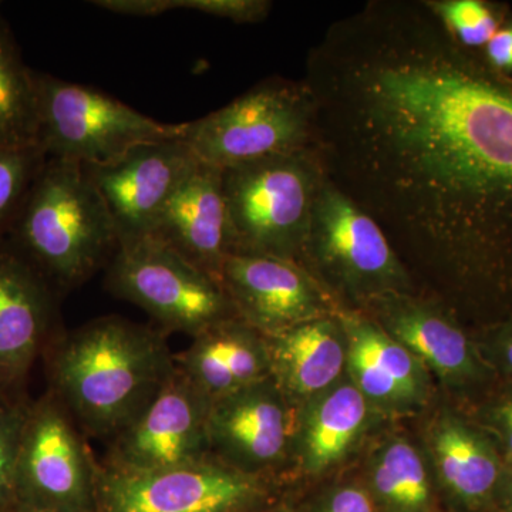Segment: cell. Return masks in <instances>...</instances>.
<instances>
[{"instance_id": "obj_1", "label": "cell", "mask_w": 512, "mask_h": 512, "mask_svg": "<svg viewBox=\"0 0 512 512\" xmlns=\"http://www.w3.org/2000/svg\"><path fill=\"white\" fill-rule=\"evenodd\" d=\"M313 148L420 292L464 325L512 320V79L427 0H370L309 50Z\"/></svg>"}, {"instance_id": "obj_2", "label": "cell", "mask_w": 512, "mask_h": 512, "mask_svg": "<svg viewBox=\"0 0 512 512\" xmlns=\"http://www.w3.org/2000/svg\"><path fill=\"white\" fill-rule=\"evenodd\" d=\"M53 348V393L83 431L109 441L146 410L177 370L163 332L120 316L94 319Z\"/></svg>"}, {"instance_id": "obj_3", "label": "cell", "mask_w": 512, "mask_h": 512, "mask_svg": "<svg viewBox=\"0 0 512 512\" xmlns=\"http://www.w3.org/2000/svg\"><path fill=\"white\" fill-rule=\"evenodd\" d=\"M10 244L50 285H82L120 247L119 234L87 168L47 158L30 188Z\"/></svg>"}, {"instance_id": "obj_4", "label": "cell", "mask_w": 512, "mask_h": 512, "mask_svg": "<svg viewBox=\"0 0 512 512\" xmlns=\"http://www.w3.org/2000/svg\"><path fill=\"white\" fill-rule=\"evenodd\" d=\"M299 265L340 312H365L389 293L420 292L380 225L328 175L313 202Z\"/></svg>"}, {"instance_id": "obj_5", "label": "cell", "mask_w": 512, "mask_h": 512, "mask_svg": "<svg viewBox=\"0 0 512 512\" xmlns=\"http://www.w3.org/2000/svg\"><path fill=\"white\" fill-rule=\"evenodd\" d=\"M315 148L222 170L231 255L298 262L325 180Z\"/></svg>"}, {"instance_id": "obj_6", "label": "cell", "mask_w": 512, "mask_h": 512, "mask_svg": "<svg viewBox=\"0 0 512 512\" xmlns=\"http://www.w3.org/2000/svg\"><path fill=\"white\" fill-rule=\"evenodd\" d=\"M315 101L303 80L271 77L227 106L185 123L181 140L201 163L227 170L313 147Z\"/></svg>"}, {"instance_id": "obj_7", "label": "cell", "mask_w": 512, "mask_h": 512, "mask_svg": "<svg viewBox=\"0 0 512 512\" xmlns=\"http://www.w3.org/2000/svg\"><path fill=\"white\" fill-rule=\"evenodd\" d=\"M37 146L47 158L84 167L113 163L134 147L183 137L184 124L138 113L86 84L36 73Z\"/></svg>"}, {"instance_id": "obj_8", "label": "cell", "mask_w": 512, "mask_h": 512, "mask_svg": "<svg viewBox=\"0 0 512 512\" xmlns=\"http://www.w3.org/2000/svg\"><path fill=\"white\" fill-rule=\"evenodd\" d=\"M100 464L55 393L30 403L13 503L19 512H99Z\"/></svg>"}, {"instance_id": "obj_9", "label": "cell", "mask_w": 512, "mask_h": 512, "mask_svg": "<svg viewBox=\"0 0 512 512\" xmlns=\"http://www.w3.org/2000/svg\"><path fill=\"white\" fill-rule=\"evenodd\" d=\"M107 268L111 293L146 311L167 332L194 338L237 316L220 282L156 238L121 244Z\"/></svg>"}, {"instance_id": "obj_10", "label": "cell", "mask_w": 512, "mask_h": 512, "mask_svg": "<svg viewBox=\"0 0 512 512\" xmlns=\"http://www.w3.org/2000/svg\"><path fill=\"white\" fill-rule=\"evenodd\" d=\"M426 366L437 389L460 407L476 402L498 380L473 329L423 292L389 293L363 312Z\"/></svg>"}, {"instance_id": "obj_11", "label": "cell", "mask_w": 512, "mask_h": 512, "mask_svg": "<svg viewBox=\"0 0 512 512\" xmlns=\"http://www.w3.org/2000/svg\"><path fill=\"white\" fill-rule=\"evenodd\" d=\"M286 493L278 481L249 476L214 458L138 474L100 466L99 512H251Z\"/></svg>"}, {"instance_id": "obj_12", "label": "cell", "mask_w": 512, "mask_h": 512, "mask_svg": "<svg viewBox=\"0 0 512 512\" xmlns=\"http://www.w3.org/2000/svg\"><path fill=\"white\" fill-rule=\"evenodd\" d=\"M407 423L426 453L446 512H497L504 460L461 407L439 390Z\"/></svg>"}, {"instance_id": "obj_13", "label": "cell", "mask_w": 512, "mask_h": 512, "mask_svg": "<svg viewBox=\"0 0 512 512\" xmlns=\"http://www.w3.org/2000/svg\"><path fill=\"white\" fill-rule=\"evenodd\" d=\"M387 423L348 375L343 377L296 409L286 491L302 493L355 467L367 444Z\"/></svg>"}, {"instance_id": "obj_14", "label": "cell", "mask_w": 512, "mask_h": 512, "mask_svg": "<svg viewBox=\"0 0 512 512\" xmlns=\"http://www.w3.org/2000/svg\"><path fill=\"white\" fill-rule=\"evenodd\" d=\"M295 423V407L268 377L211 403L210 456L241 473L285 487Z\"/></svg>"}, {"instance_id": "obj_15", "label": "cell", "mask_w": 512, "mask_h": 512, "mask_svg": "<svg viewBox=\"0 0 512 512\" xmlns=\"http://www.w3.org/2000/svg\"><path fill=\"white\" fill-rule=\"evenodd\" d=\"M211 400L178 370L143 413L110 440L103 468L138 474L208 460Z\"/></svg>"}, {"instance_id": "obj_16", "label": "cell", "mask_w": 512, "mask_h": 512, "mask_svg": "<svg viewBox=\"0 0 512 512\" xmlns=\"http://www.w3.org/2000/svg\"><path fill=\"white\" fill-rule=\"evenodd\" d=\"M220 282L235 315L266 338L340 313L335 301L298 262L229 255Z\"/></svg>"}, {"instance_id": "obj_17", "label": "cell", "mask_w": 512, "mask_h": 512, "mask_svg": "<svg viewBox=\"0 0 512 512\" xmlns=\"http://www.w3.org/2000/svg\"><path fill=\"white\" fill-rule=\"evenodd\" d=\"M181 138L134 147L113 163L86 167L120 245L148 237L167 202L197 165Z\"/></svg>"}, {"instance_id": "obj_18", "label": "cell", "mask_w": 512, "mask_h": 512, "mask_svg": "<svg viewBox=\"0 0 512 512\" xmlns=\"http://www.w3.org/2000/svg\"><path fill=\"white\" fill-rule=\"evenodd\" d=\"M348 335L346 375L380 416L407 421L439 392L426 366L363 312H340Z\"/></svg>"}, {"instance_id": "obj_19", "label": "cell", "mask_w": 512, "mask_h": 512, "mask_svg": "<svg viewBox=\"0 0 512 512\" xmlns=\"http://www.w3.org/2000/svg\"><path fill=\"white\" fill-rule=\"evenodd\" d=\"M53 318L50 282L10 242L0 241V396L20 399Z\"/></svg>"}, {"instance_id": "obj_20", "label": "cell", "mask_w": 512, "mask_h": 512, "mask_svg": "<svg viewBox=\"0 0 512 512\" xmlns=\"http://www.w3.org/2000/svg\"><path fill=\"white\" fill-rule=\"evenodd\" d=\"M148 237L163 242L220 282L222 268L231 255L222 170L198 161L161 211Z\"/></svg>"}, {"instance_id": "obj_21", "label": "cell", "mask_w": 512, "mask_h": 512, "mask_svg": "<svg viewBox=\"0 0 512 512\" xmlns=\"http://www.w3.org/2000/svg\"><path fill=\"white\" fill-rule=\"evenodd\" d=\"M376 512H446L426 453L407 421H389L353 467Z\"/></svg>"}, {"instance_id": "obj_22", "label": "cell", "mask_w": 512, "mask_h": 512, "mask_svg": "<svg viewBox=\"0 0 512 512\" xmlns=\"http://www.w3.org/2000/svg\"><path fill=\"white\" fill-rule=\"evenodd\" d=\"M174 359L178 372L211 402L271 377L268 338L238 316L202 330Z\"/></svg>"}, {"instance_id": "obj_23", "label": "cell", "mask_w": 512, "mask_h": 512, "mask_svg": "<svg viewBox=\"0 0 512 512\" xmlns=\"http://www.w3.org/2000/svg\"><path fill=\"white\" fill-rule=\"evenodd\" d=\"M268 343L271 377L295 409L346 376L348 335L339 315L301 323Z\"/></svg>"}, {"instance_id": "obj_24", "label": "cell", "mask_w": 512, "mask_h": 512, "mask_svg": "<svg viewBox=\"0 0 512 512\" xmlns=\"http://www.w3.org/2000/svg\"><path fill=\"white\" fill-rule=\"evenodd\" d=\"M0 146H37L36 73L0 19Z\"/></svg>"}, {"instance_id": "obj_25", "label": "cell", "mask_w": 512, "mask_h": 512, "mask_svg": "<svg viewBox=\"0 0 512 512\" xmlns=\"http://www.w3.org/2000/svg\"><path fill=\"white\" fill-rule=\"evenodd\" d=\"M46 160L39 146H0V241L10 234Z\"/></svg>"}, {"instance_id": "obj_26", "label": "cell", "mask_w": 512, "mask_h": 512, "mask_svg": "<svg viewBox=\"0 0 512 512\" xmlns=\"http://www.w3.org/2000/svg\"><path fill=\"white\" fill-rule=\"evenodd\" d=\"M454 40L471 52L480 53L503 26L493 6L481 0H427Z\"/></svg>"}, {"instance_id": "obj_27", "label": "cell", "mask_w": 512, "mask_h": 512, "mask_svg": "<svg viewBox=\"0 0 512 512\" xmlns=\"http://www.w3.org/2000/svg\"><path fill=\"white\" fill-rule=\"evenodd\" d=\"M460 407V406H458ZM470 420L483 430L505 466L512 464V380L498 379L490 390L466 407Z\"/></svg>"}, {"instance_id": "obj_28", "label": "cell", "mask_w": 512, "mask_h": 512, "mask_svg": "<svg viewBox=\"0 0 512 512\" xmlns=\"http://www.w3.org/2000/svg\"><path fill=\"white\" fill-rule=\"evenodd\" d=\"M296 498L299 512H376L353 468L296 494Z\"/></svg>"}, {"instance_id": "obj_29", "label": "cell", "mask_w": 512, "mask_h": 512, "mask_svg": "<svg viewBox=\"0 0 512 512\" xmlns=\"http://www.w3.org/2000/svg\"><path fill=\"white\" fill-rule=\"evenodd\" d=\"M30 403L0 396V512L12 507L16 466Z\"/></svg>"}, {"instance_id": "obj_30", "label": "cell", "mask_w": 512, "mask_h": 512, "mask_svg": "<svg viewBox=\"0 0 512 512\" xmlns=\"http://www.w3.org/2000/svg\"><path fill=\"white\" fill-rule=\"evenodd\" d=\"M272 6L269 0H177L178 10H194L235 23L262 22Z\"/></svg>"}, {"instance_id": "obj_31", "label": "cell", "mask_w": 512, "mask_h": 512, "mask_svg": "<svg viewBox=\"0 0 512 512\" xmlns=\"http://www.w3.org/2000/svg\"><path fill=\"white\" fill-rule=\"evenodd\" d=\"M473 333L481 355L498 379L512 380V320L491 328L473 329Z\"/></svg>"}, {"instance_id": "obj_32", "label": "cell", "mask_w": 512, "mask_h": 512, "mask_svg": "<svg viewBox=\"0 0 512 512\" xmlns=\"http://www.w3.org/2000/svg\"><path fill=\"white\" fill-rule=\"evenodd\" d=\"M92 5L136 18H156L171 10H177L175 0H94Z\"/></svg>"}, {"instance_id": "obj_33", "label": "cell", "mask_w": 512, "mask_h": 512, "mask_svg": "<svg viewBox=\"0 0 512 512\" xmlns=\"http://www.w3.org/2000/svg\"><path fill=\"white\" fill-rule=\"evenodd\" d=\"M485 63L500 74H512V23L501 26L481 50Z\"/></svg>"}, {"instance_id": "obj_34", "label": "cell", "mask_w": 512, "mask_h": 512, "mask_svg": "<svg viewBox=\"0 0 512 512\" xmlns=\"http://www.w3.org/2000/svg\"><path fill=\"white\" fill-rule=\"evenodd\" d=\"M512 508V464L505 466L503 480L498 490L497 512L511 510Z\"/></svg>"}, {"instance_id": "obj_35", "label": "cell", "mask_w": 512, "mask_h": 512, "mask_svg": "<svg viewBox=\"0 0 512 512\" xmlns=\"http://www.w3.org/2000/svg\"><path fill=\"white\" fill-rule=\"evenodd\" d=\"M251 512H299L298 498L296 494L286 493L281 498L274 501V503L265 505V507L258 508V510Z\"/></svg>"}, {"instance_id": "obj_36", "label": "cell", "mask_w": 512, "mask_h": 512, "mask_svg": "<svg viewBox=\"0 0 512 512\" xmlns=\"http://www.w3.org/2000/svg\"><path fill=\"white\" fill-rule=\"evenodd\" d=\"M6 512H19V511L8 510V511H6Z\"/></svg>"}, {"instance_id": "obj_37", "label": "cell", "mask_w": 512, "mask_h": 512, "mask_svg": "<svg viewBox=\"0 0 512 512\" xmlns=\"http://www.w3.org/2000/svg\"><path fill=\"white\" fill-rule=\"evenodd\" d=\"M503 512H512V508H511V510H507V511H503Z\"/></svg>"}]
</instances>
